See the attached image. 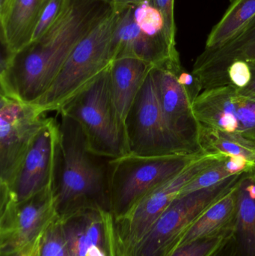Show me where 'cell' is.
Wrapping results in <instances>:
<instances>
[{"label": "cell", "instance_id": "obj_10", "mask_svg": "<svg viewBox=\"0 0 255 256\" xmlns=\"http://www.w3.org/2000/svg\"><path fill=\"white\" fill-rule=\"evenodd\" d=\"M125 130L128 154H187L165 122L151 70L127 115Z\"/></svg>", "mask_w": 255, "mask_h": 256}, {"label": "cell", "instance_id": "obj_21", "mask_svg": "<svg viewBox=\"0 0 255 256\" xmlns=\"http://www.w3.org/2000/svg\"><path fill=\"white\" fill-rule=\"evenodd\" d=\"M255 170V166L245 158L241 156H226L225 159L216 162L202 172L196 178L187 184L179 195L216 186L234 174Z\"/></svg>", "mask_w": 255, "mask_h": 256}, {"label": "cell", "instance_id": "obj_11", "mask_svg": "<svg viewBox=\"0 0 255 256\" xmlns=\"http://www.w3.org/2000/svg\"><path fill=\"white\" fill-rule=\"evenodd\" d=\"M36 105L1 93L0 186L8 188L39 131L46 124Z\"/></svg>", "mask_w": 255, "mask_h": 256}, {"label": "cell", "instance_id": "obj_17", "mask_svg": "<svg viewBox=\"0 0 255 256\" xmlns=\"http://www.w3.org/2000/svg\"><path fill=\"white\" fill-rule=\"evenodd\" d=\"M49 0H13L0 18L1 43L7 54H15L31 43L33 33Z\"/></svg>", "mask_w": 255, "mask_h": 256}, {"label": "cell", "instance_id": "obj_8", "mask_svg": "<svg viewBox=\"0 0 255 256\" xmlns=\"http://www.w3.org/2000/svg\"><path fill=\"white\" fill-rule=\"evenodd\" d=\"M0 256H30L39 236L58 216L52 186L15 202L1 191Z\"/></svg>", "mask_w": 255, "mask_h": 256}, {"label": "cell", "instance_id": "obj_32", "mask_svg": "<svg viewBox=\"0 0 255 256\" xmlns=\"http://www.w3.org/2000/svg\"><path fill=\"white\" fill-rule=\"evenodd\" d=\"M115 7L123 8L127 6H136L141 3L151 0H106Z\"/></svg>", "mask_w": 255, "mask_h": 256}, {"label": "cell", "instance_id": "obj_13", "mask_svg": "<svg viewBox=\"0 0 255 256\" xmlns=\"http://www.w3.org/2000/svg\"><path fill=\"white\" fill-rule=\"evenodd\" d=\"M58 140V122L49 118L34 138L10 186H1L13 202H20L52 186Z\"/></svg>", "mask_w": 255, "mask_h": 256}, {"label": "cell", "instance_id": "obj_23", "mask_svg": "<svg viewBox=\"0 0 255 256\" xmlns=\"http://www.w3.org/2000/svg\"><path fill=\"white\" fill-rule=\"evenodd\" d=\"M30 256H70L59 216L39 236Z\"/></svg>", "mask_w": 255, "mask_h": 256}, {"label": "cell", "instance_id": "obj_29", "mask_svg": "<svg viewBox=\"0 0 255 256\" xmlns=\"http://www.w3.org/2000/svg\"><path fill=\"white\" fill-rule=\"evenodd\" d=\"M177 76L180 84L183 86L190 97L192 103L202 92L200 82L193 73H189L181 66L177 70Z\"/></svg>", "mask_w": 255, "mask_h": 256}, {"label": "cell", "instance_id": "obj_15", "mask_svg": "<svg viewBox=\"0 0 255 256\" xmlns=\"http://www.w3.org/2000/svg\"><path fill=\"white\" fill-rule=\"evenodd\" d=\"M120 9L114 34V60L134 58L153 66L168 62H181L178 50L172 49L166 39L150 37L139 28L133 15L134 6Z\"/></svg>", "mask_w": 255, "mask_h": 256}, {"label": "cell", "instance_id": "obj_20", "mask_svg": "<svg viewBox=\"0 0 255 256\" xmlns=\"http://www.w3.org/2000/svg\"><path fill=\"white\" fill-rule=\"evenodd\" d=\"M255 16V0H232L221 20L213 28L205 49H214L235 37Z\"/></svg>", "mask_w": 255, "mask_h": 256}, {"label": "cell", "instance_id": "obj_3", "mask_svg": "<svg viewBox=\"0 0 255 256\" xmlns=\"http://www.w3.org/2000/svg\"><path fill=\"white\" fill-rule=\"evenodd\" d=\"M120 10L114 6L76 45L50 88L34 104L42 112H58L110 66L114 61V34Z\"/></svg>", "mask_w": 255, "mask_h": 256}, {"label": "cell", "instance_id": "obj_12", "mask_svg": "<svg viewBox=\"0 0 255 256\" xmlns=\"http://www.w3.org/2000/svg\"><path fill=\"white\" fill-rule=\"evenodd\" d=\"M181 66V62H168L153 66L151 75L168 129L187 154H202L206 153L201 144L202 126L177 76V70Z\"/></svg>", "mask_w": 255, "mask_h": 256}, {"label": "cell", "instance_id": "obj_31", "mask_svg": "<svg viewBox=\"0 0 255 256\" xmlns=\"http://www.w3.org/2000/svg\"><path fill=\"white\" fill-rule=\"evenodd\" d=\"M248 62L251 68L252 74H253L251 82L246 88L243 90L238 88V90L241 94H245V96H255V60L249 61Z\"/></svg>", "mask_w": 255, "mask_h": 256}, {"label": "cell", "instance_id": "obj_2", "mask_svg": "<svg viewBox=\"0 0 255 256\" xmlns=\"http://www.w3.org/2000/svg\"><path fill=\"white\" fill-rule=\"evenodd\" d=\"M59 115V140L52 182L58 216L63 218L87 208L110 212V158L91 152L79 123L64 114Z\"/></svg>", "mask_w": 255, "mask_h": 256}, {"label": "cell", "instance_id": "obj_16", "mask_svg": "<svg viewBox=\"0 0 255 256\" xmlns=\"http://www.w3.org/2000/svg\"><path fill=\"white\" fill-rule=\"evenodd\" d=\"M152 68L151 64L134 58H117L109 66L112 100L124 126L127 115Z\"/></svg>", "mask_w": 255, "mask_h": 256}, {"label": "cell", "instance_id": "obj_25", "mask_svg": "<svg viewBox=\"0 0 255 256\" xmlns=\"http://www.w3.org/2000/svg\"><path fill=\"white\" fill-rule=\"evenodd\" d=\"M233 232H224L192 240L177 246L168 256H211L233 236Z\"/></svg>", "mask_w": 255, "mask_h": 256}, {"label": "cell", "instance_id": "obj_19", "mask_svg": "<svg viewBox=\"0 0 255 256\" xmlns=\"http://www.w3.org/2000/svg\"><path fill=\"white\" fill-rule=\"evenodd\" d=\"M238 186L211 204L195 220L178 246L201 238L234 231L237 219Z\"/></svg>", "mask_w": 255, "mask_h": 256}, {"label": "cell", "instance_id": "obj_30", "mask_svg": "<svg viewBox=\"0 0 255 256\" xmlns=\"http://www.w3.org/2000/svg\"><path fill=\"white\" fill-rule=\"evenodd\" d=\"M211 256H236L233 237L228 239L213 255Z\"/></svg>", "mask_w": 255, "mask_h": 256}, {"label": "cell", "instance_id": "obj_5", "mask_svg": "<svg viewBox=\"0 0 255 256\" xmlns=\"http://www.w3.org/2000/svg\"><path fill=\"white\" fill-rule=\"evenodd\" d=\"M202 154H127L111 159L109 206L115 221L126 216L145 196L179 174Z\"/></svg>", "mask_w": 255, "mask_h": 256}, {"label": "cell", "instance_id": "obj_34", "mask_svg": "<svg viewBox=\"0 0 255 256\" xmlns=\"http://www.w3.org/2000/svg\"><path fill=\"white\" fill-rule=\"evenodd\" d=\"M13 0H0V18H2L8 12Z\"/></svg>", "mask_w": 255, "mask_h": 256}, {"label": "cell", "instance_id": "obj_28", "mask_svg": "<svg viewBox=\"0 0 255 256\" xmlns=\"http://www.w3.org/2000/svg\"><path fill=\"white\" fill-rule=\"evenodd\" d=\"M227 74L231 85L238 90L246 88L251 82L253 78L250 64L243 60L233 62L228 68Z\"/></svg>", "mask_w": 255, "mask_h": 256}, {"label": "cell", "instance_id": "obj_7", "mask_svg": "<svg viewBox=\"0 0 255 256\" xmlns=\"http://www.w3.org/2000/svg\"><path fill=\"white\" fill-rule=\"evenodd\" d=\"M227 156L205 153L182 172L145 196L128 214L115 222L119 256H132L154 222L181 194L183 188L202 172Z\"/></svg>", "mask_w": 255, "mask_h": 256}, {"label": "cell", "instance_id": "obj_22", "mask_svg": "<svg viewBox=\"0 0 255 256\" xmlns=\"http://www.w3.org/2000/svg\"><path fill=\"white\" fill-rule=\"evenodd\" d=\"M201 144L207 153L222 154L227 156H241L255 166V150L243 146L217 130L202 126Z\"/></svg>", "mask_w": 255, "mask_h": 256}, {"label": "cell", "instance_id": "obj_18", "mask_svg": "<svg viewBox=\"0 0 255 256\" xmlns=\"http://www.w3.org/2000/svg\"><path fill=\"white\" fill-rule=\"evenodd\" d=\"M236 256H255V170L244 173L238 186L233 236Z\"/></svg>", "mask_w": 255, "mask_h": 256}, {"label": "cell", "instance_id": "obj_6", "mask_svg": "<svg viewBox=\"0 0 255 256\" xmlns=\"http://www.w3.org/2000/svg\"><path fill=\"white\" fill-rule=\"evenodd\" d=\"M244 173L234 174L216 186L178 196L154 222L132 256H169L195 220L238 186Z\"/></svg>", "mask_w": 255, "mask_h": 256}, {"label": "cell", "instance_id": "obj_33", "mask_svg": "<svg viewBox=\"0 0 255 256\" xmlns=\"http://www.w3.org/2000/svg\"><path fill=\"white\" fill-rule=\"evenodd\" d=\"M247 37L252 48L255 52V16L249 22L247 28Z\"/></svg>", "mask_w": 255, "mask_h": 256}, {"label": "cell", "instance_id": "obj_9", "mask_svg": "<svg viewBox=\"0 0 255 256\" xmlns=\"http://www.w3.org/2000/svg\"><path fill=\"white\" fill-rule=\"evenodd\" d=\"M202 126L217 130L255 150V96L232 85L204 90L193 104Z\"/></svg>", "mask_w": 255, "mask_h": 256}, {"label": "cell", "instance_id": "obj_26", "mask_svg": "<svg viewBox=\"0 0 255 256\" xmlns=\"http://www.w3.org/2000/svg\"><path fill=\"white\" fill-rule=\"evenodd\" d=\"M65 0H49L43 9L31 38V43L38 40L50 28L61 13ZM30 43V44H31Z\"/></svg>", "mask_w": 255, "mask_h": 256}, {"label": "cell", "instance_id": "obj_1", "mask_svg": "<svg viewBox=\"0 0 255 256\" xmlns=\"http://www.w3.org/2000/svg\"><path fill=\"white\" fill-rule=\"evenodd\" d=\"M114 6L106 0H65L50 28L15 54L1 56V94L35 104L50 88L79 42Z\"/></svg>", "mask_w": 255, "mask_h": 256}, {"label": "cell", "instance_id": "obj_4", "mask_svg": "<svg viewBox=\"0 0 255 256\" xmlns=\"http://www.w3.org/2000/svg\"><path fill=\"white\" fill-rule=\"evenodd\" d=\"M77 122L88 148L96 154L115 159L128 154L125 126L112 100L109 67L59 110Z\"/></svg>", "mask_w": 255, "mask_h": 256}, {"label": "cell", "instance_id": "obj_27", "mask_svg": "<svg viewBox=\"0 0 255 256\" xmlns=\"http://www.w3.org/2000/svg\"><path fill=\"white\" fill-rule=\"evenodd\" d=\"M152 4L160 10L165 21V34L169 45L176 48V25L174 15L175 0H151Z\"/></svg>", "mask_w": 255, "mask_h": 256}, {"label": "cell", "instance_id": "obj_24", "mask_svg": "<svg viewBox=\"0 0 255 256\" xmlns=\"http://www.w3.org/2000/svg\"><path fill=\"white\" fill-rule=\"evenodd\" d=\"M133 15L138 26L145 34L167 40L165 34V21L163 15L151 1L144 2L134 6Z\"/></svg>", "mask_w": 255, "mask_h": 256}, {"label": "cell", "instance_id": "obj_14", "mask_svg": "<svg viewBox=\"0 0 255 256\" xmlns=\"http://www.w3.org/2000/svg\"><path fill=\"white\" fill-rule=\"evenodd\" d=\"M60 219L70 256H119L115 219L109 210L87 208Z\"/></svg>", "mask_w": 255, "mask_h": 256}]
</instances>
